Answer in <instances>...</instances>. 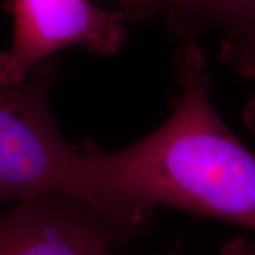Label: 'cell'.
I'll list each match as a JSON object with an SVG mask.
<instances>
[{
  "label": "cell",
  "mask_w": 255,
  "mask_h": 255,
  "mask_svg": "<svg viewBox=\"0 0 255 255\" xmlns=\"http://www.w3.org/2000/svg\"><path fill=\"white\" fill-rule=\"evenodd\" d=\"M177 78L180 94L162 127L115 152H82L95 210L125 237L157 206L255 230V155L214 108L197 44L180 50Z\"/></svg>",
  "instance_id": "obj_1"
},
{
  "label": "cell",
  "mask_w": 255,
  "mask_h": 255,
  "mask_svg": "<svg viewBox=\"0 0 255 255\" xmlns=\"http://www.w3.org/2000/svg\"><path fill=\"white\" fill-rule=\"evenodd\" d=\"M48 64L26 81L0 84V207L41 194H63L94 207L82 152L67 143L48 101Z\"/></svg>",
  "instance_id": "obj_2"
},
{
  "label": "cell",
  "mask_w": 255,
  "mask_h": 255,
  "mask_svg": "<svg viewBox=\"0 0 255 255\" xmlns=\"http://www.w3.org/2000/svg\"><path fill=\"white\" fill-rule=\"evenodd\" d=\"M13 37L0 53V84L27 80L48 57L80 46L115 54L125 41L122 18L90 0H9Z\"/></svg>",
  "instance_id": "obj_3"
},
{
  "label": "cell",
  "mask_w": 255,
  "mask_h": 255,
  "mask_svg": "<svg viewBox=\"0 0 255 255\" xmlns=\"http://www.w3.org/2000/svg\"><path fill=\"white\" fill-rule=\"evenodd\" d=\"M122 237L97 210L63 194L34 196L0 213V255H115Z\"/></svg>",
  "instance_id": "obj_4"
},
{
  "label": "cell",
  "mask_w": 255,
  "mask_h": 255,
  "mask_svg": "<svg viewBox=\"0 0 255 255\" xmlns=\"http://www.w3.org/2000/svg\"><path fill=\"white\" fill-rule=\"evenodd\" d=\"M177 7L223 20H247L255 13V0H169Z\"/></svg>",
  "instance_id": "obj_5"
},
{
  "label": "cell",
  "mask_w": 255,
  "mask_h": 255,
  "mask_svg": "<svg viewBox=\"0 0 255 255\" xmlns=\"http://www.w3.org/2000/svg\"><path fill=\"white\" fill-rule=\"evenodd\" d=\"M223 255H255V244L254 243H247L243 240L230 243L224 248Z\"/></svg>",
  "instance_id": "obj_6"
},
{
  "label": "cell",
  "mask_w": 255,
  "mask_h": 255,
  "mask_svg": "<svg viewBox=\"0 0 255 255\" xmlns=\"http://www.w3.org/2000/svg\"><path fill=\"white\" fill-rule=\"evenodd\" d=\"M129 3H139V4H145V3H150V1H157V0H127ZM169 1V0H167Z\"/></svg>",
  "instance_id": "obj_7"
},
{
  "label": "cell",
  "mask_w": 255,
  "mask_h": 255,
  "mask_svg": "<svg viewBox=\"0 0 255 255\" xmlns=\"http://www.w3.org/2000/svg\"><path fill=\"white\" fill-rule=\"evenodd\" d=\"M169 255H174V254H169Z\"/></svg>",
  "instance_id": "obj_8"
}]
</instances>
